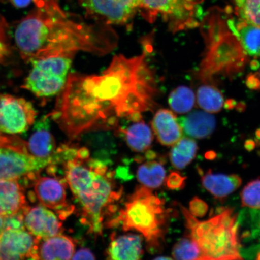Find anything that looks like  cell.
Returning a JSON list of instances; mask_svg holds the SVG:
<instances>
[{
	"instance_id": "603a6c76",
	"label": "cell",
	"mask_w": 260,
	"mask_h": 260,
	"mask_svg": "<svg viewBox=\"0 0 260 260\" xmlns=\"http://www.w3.org/2000/svg\"><path fill=\"white\" fill-rule=\"evenodd\" d=\"M149 160L139 166L137 171L138 181L146 187L153 189L160 187L166 179V170L161 162L154 160V152L147 153Z\"/></svg>"
},
{
	"instance_id": "4fadbf2b",
	"label": "cell",
	"mask_w": 260,
	"mask_h": 260,
	"mask_svg": "<svg viewBox=\"0 0 260 260\" xmlns=\"http://www.w3.org/2000/svg\"><path fill=\"white\" fill-rule=\"evenodd\" d=\"M56 214L43 206H27L24 210L26 230L38 239L48 238L62 233V223Z\"/></svg>"
},
{
	"instance_id": "74e56055",
	"label": "cell",
	"mask_w": 260,
	"mask_h": 260,
	"mask_svg": "<svg viewBox=\"0 0 260 260\" xmlns=\"http://www.w3.org/2000/svg\"><path fill=\"white\" fill-rule=\"evenodd\" d=\"M184 1L191 3L193 5H198L200 3H202L204 0H184Z\"/></svg>"
},
{
	"instance_id": "7a4b0ae2",
	"label": "cell",
	"mask_w": 260,
	"mask_h": 260,
	"mask_svg": "<svg viewBox=\"0 0 260 260\" xmlns=\"http://www.w3.org/2000/svg\"><path fill=\"white\" fill-rule=\"evenodd\" d=\"M36 8L19 22L15 41L26 63L34 59L71 56L85 52L103 56L118 46L119 37L111 26L71 18L58 0H34Z\"/></svg>"
},
{
	"instance_id": "836d02e7",
	"label": "cell",
	"mask_w": 260,
	"mask_h": 260,
	"mask_svg": "<svg viewBox=\"0 0 260 260\" xmlns=\"http://www.w3.org/2000/svg\"><path fill=\"white\" fill-rule=\"evenodd\" d=\"M186 178L183 177L177 172H172L167 179V186L172 190L183 188L185 185Z\"/></svg>"
},
{
	"instance_id": "f1b7e54d",
	"label": "cell",
	"mask_w": 260,
	"mask_h": 260,
	"mask_svg": "<svg viewBox=\"0 0 260 260\" xmlns=\"http://www.w3.org/2000/svg\"><path fill=\"white\" fill-rule=\"evenodd\" d=\"M242 207L260 210V179L250 182L242 191Z\"/></svg>"
},
{
	"instance_id": "e575fe53",
	"label": "cell",
	"mask_w": 260,
	"mask_h": 260,
	"mask_svg": "<svg viewBox=\"0 0 260 260\" xmlns=\"http://www.w3.org/2000/svg\"><path fill=\"white\" fill-rule=\"evenodd\" d=\"M73 259H95V256L90 249L82 248L74 253Z\"/></svg>"
},
{
	"instance_id": "ac0fdd59",
	"label": "cell",
	"mask_w": 260,
	"mask_h": 260,
	"mask_svg": "<svg viewBox=\"0 0 260 260\" xmlns=\"http://www.w3.org/2000/svg\"><path fill=\"white\" fill-rule=\"evenodd\" d=\"M27 206L24 188L18 180H0V214L3 217L23 211Z\"/></svg>"
},
{
	"instance_id": "5bb4252c",
	"label": "cell",
	"mask_w": 260,
	"mask_h": 260,
	"mask_svg": "<svg viewBox=\"0 0 260 260\" xmlns=\"http://www.w3.org/2000/svg\"><path fill=\"white\" fill-rule=\"evenodd\" d=\"M50 113L35 123L34 132L27 143L29 153L35 157L51 161L56 151V143L50 131Z\"/></svg>"
},
{
	"instance_id": "9a60e30c",
	"label": "cell",
	"mask_w": 260,
	"mask_h": 260,
	"mask_svg": "<svg viewBox=\"0 0 260 260\" xmlns=\"http://www.w3.org/2000/svg\"><path fill=\"white\" fill-rule=\"evenodd\" d=\"M76 245L72 238L61 235L38 239L35 259H71Z\"/></svg>"
},
{
	"instance_id": "277c9868",
	"label": "cell",
	"mask_w": 260,
	"mask_h": 260,
	"mask_svg": "<svg viewBox=\"0 0 260 260\" xmlns=\"http://www.w3.org/2000/svg\"><path fill=\"white\" fill-rule=\"evenodd\" d=\"M170 210L164 201L148 187L138 186L126 200L124 207L107 223V227H121L135 231L144 237L148 248L158 251L167 232Z\"/></svg>"
},
{
	"instance_id": "83f0119b",
	"label": "cell",
	"mask_w": 260,
	"mask_h": 260,
	"mask_svg": "<svg viewBox=\"0 0 260 260\" xmlns=\"http://www.w3.org/2000/svg\"><path fill=\"white\" fill-rule=\"evenodd\" d=\"M172 256L176 259L202 260L197 243L188 235L179 240L175 244L172 250Z\"/></svg>"
},
{
	"instance_id": "60d3db41",
	"label": "cell",
	"mask_w": 260,
	"mask_h": 260,
	"mask_svg": "<svg viewBox=\"0 0 260 260\" xmlns=\"http://www.w3.org/2000/svg\"><path fill=\"white\" fill-rule=\"evenodd\" d=\"M259 73H260V71H259Z\"/></svg>"
},
{
	"instance_id": "52a82bcc",
	"label": "cell",
	"mask_w": 260,
	"mask_h": 260,
	"mask_svg": "<svg viewBox=\"0 0 260 260\" xmlns=\"http://www.w3.org/2000/svg\"><path fill=\"white\" fill-rule=\"evenodd\" d=\"M139 11L150 22L160 15L174 34L197 27L202 15L199 6L184 0H141Z\"/></svg>"
},
{
	"instance_id": "6da1fadb",
	"label": "cell",
	"mask_w": 260,
	"mask_h": 260,
	"mask_svg": "<svg viewBox=\"0 0 260 260\" xmlns=\"http://www.w3.org/2000/svg\"><path fill=\"white\" fill-rule=\"evenodd\" d=\"M158 85L145 51L113 57L100 74L68 75L51 118L68 138L93 130L116 129L121 119H142L157 106Z\"/></svg>"
},
{
	"instance_id": "d6986e66",
	"label": "cell",
	"mask_w": 260,
	"mask_h": 260,
	"mask_svg": "<svg viewBox=\"0 0 260 260\" xmlns=\"http://www.w3.org/2000/svg\"><path fill=\"white\" fill-rule=\"evenodd\" d=\"M185 134L191 138L209 137L215 129L216 120L212 114L206 111L194 110L178 119Z\"/></svg>"
},
{
	"instance_id": "e0dca14e",
	"label": "cell",
	"mask_w": 260,
	"mask_h": 260,
	"mask_svg": "<svg viewBox=\"0 0 260 260\" xmlns=\"http://www.w3.org/2000/svg\"><path fill=\"white\" fill-rule=\"evenodd\" d=\"M152 128L156 137L164 146H174L182 138L183 129L177 116L168 109H160L152 121Z\"/></svg>"
},
{
	"instance_id": "2e32d148",
	"label": "cell",
	"mask_w": 260,
	"mask_h": 260,
	"mask_svg": "<svg viewBox=\"0 0 260 260\" xmlns=\"http://www.w3.org/2000/svg\"><path fill=\"white\" fill-rule=\"evenodd\" d=\"M143 253V236L133 233L119 236L113 234L106 251L107 258L114 260H137Z\"/></svg>"
},
{
	"instance_id": "8fae6325",
	"label": "cell",
	"mask_w": 260,
	"mask_h": 260,
	"mask_svg": "<svg viewBox=\"0 0 260 260\" xmlns=\"http://www.w3.org/2000/svg\"><path fill=\"white\" fill-rule=\"evenodd\" d=\"M67 183L64 178L39 177L34 183L35 193L42 205L56 211L64 220L73 213L74 207L67 201Z\"/></svg>"
},
{
	"instance_id": "1f68e13d",
	"label": "cell",
	"mask_w": 260,
	"mask_h": 260,
	"mask_svg": "<svg viewBox=\"0 0 260 260\" xmlns=\"http://www.w3.org/2000/svg\"><path fill=\"white\" fill-rule=\"evenodd\" d=\"M24 210L12 215L4 217L5 230H26L24 220Z\"/></svg>"
},
{
	"instance_id": "ba28073f",
	"label": "cell",
	"mask_w": 260,
	"mask_h": 260,
	"mask_svg": "<svg viewBox=\"0 0 260 260\" xmlns=\"http://www.w3.org/2000/svg\"><path fill=\"white\" fill-rule=\"evenodd\" d=\"M37 115L29 101L10 94L0 95V132L15 135L27 132Z\"/></svg>"
},
{
	"instance_id": "4316f807",
	"label": "cell",
	"mask_w": 260,
	"mask_h": 260,
	"mask_svg": "<svg viewBox=\"0 0 260 260\" xmlns=\"http://www.w3.org/2000/svg\"><path fill=\"white\" fill-rule=\"evenodd\" d=\"M240 20L260 26V0H233Z\"/></svg>"
},
{
	"instance_id": "cb8c5ba5",
	"label": "cell",
	"mask_w": 260,
	"mask_h": 260,
	"mask_svg": "<svg viewBox=\"0 0 260 260\" xmlns=\"http://www.w3.org/2000/svg\"><path fill=\"white\" fill-rule=\"evenodd\" d=\"M172 147L170 158L171 164L178 170H183L189 165L196 156L198 145L194 140L182 138Z\"/></svg>"
},
{
	"instance_id": "ffe728a7",
	"label": "cell",
	"mask_w": 260,
	"mask_h": 260,
	"mask_svg": "<svg viewBox=\"0 0 260 260\" xmlns=\"http://www.w3.org/2000/svg\"><path fill=\"white\" fill-rule=\"evenodd\" d=\"M201 181L205 189L220 201L225 199L242 184V179L238 175L215 174L210 170L203 175Z\"/></svg>"
},
{
	"instance_id": "8d00e7d4",
	"label": "cell",
	"mask_w": 260,
	"mask_h": 260,
	"mask_svg": "<svg viewBox=\"0 0 260 260\" xmlns=\"http://www.w3.org/2000/svg\"><path fill=\"white\" fill-rule=\"evenodd\" d=\"M5 231V218L0 214V236Z\"/></svg>"
},
{
	"instance_id": "f546056e",
	"label": "cell",
	"mask_w": 260,
	"mask_h": 260,
	"mask_svg": "<svg viewBox=\"0 0 260 260\" xmlns=\"http://www.w3.org/2000/svg\"><path fill=\"white\" fill-rule=\"evenodd\" d=\"M8 28L5 18L0 15V66L5 63L12 53Z\"/></svg>"
},
{
	"instance_id": "484cf974",
	"label": "cell",
	"mask_w": 260,
	"mask_h": 260,
	"mask_svg": "<svg viewBox=\"0 0 260 260\" xmlns=\"http://www.w3.org/2000/svg\"><path fill=\"white\" fill-rule=\"evenodd\" d=\"M195 99L192 90L187 86H180L170 93L168 103L172 111L178 114H185L192 110Z\"/></svg>"
},
{
	"instance_id": "d6a6232c",
	"label": "cell",
	"mask_w": 260,
	"mask_h": 260,
	"mask_svg": "<svg viewBox=\"0 0 260 260\" xmlns=\"http://www.w3.org/2000/svg\"><path fill=\"white\" fill-rule=\"evenodd\" d=\"M208 206L206 203L198 198H194L190 203V212L194 217H203L207 212Z\"/></svg>"
},
{
	"instance_id": "d4e9b609",
	"label": "cell",
	"mask_w": 260,
	"mask_h": 260,
	"mask_svg": "<svg viewBox=\"0 0 260 260\" xmlns=\"http://www.w3.org/2000/svg\"><path fill=\"white\" fill-rule=\"evenodd\" d=\"M198 105L205 111L210 113H217L222 110L224 98L220 91L216 87L204 84L197 91Z\"/></svg>"
},
{
	"instance_id": "3957f363",
	"label": "cell",
	"mask_w": 260,
	"mask_h": 260,
	"mask_svg": "<svg viewBox=\"0 0 260 260\" xmlns=\"http://www.w3.org/2000/svg\"><path fill=\"white\" fill-rule=\"evenodd\" d=\"M57 164L81 209V222L94 236L102 235L108 221L118 210L123 188L115 172L105 162L90 157L86 148L63 144L58 149Z\"/></svg>"
},
{
	"instance_id": "7402d4cb",
	"label": "cell",
	"mask_w": 260,
	"mask_h": 260,
	"mask_svg": "<svg viewBox=\"0 0 260 260\" xmlns=\"http://www.w3.org/2000/svg\"><path fill=\"white\" fill-rule=\"evenodd\" d=\"M229 25L246 53L250 56L260 57V26L246 23L241 20L236 24L230 21Z\"/></svg>"
},
{
	"instance_id": "30bf717a",
	"label": "cell",
	"mask_w": 260,
	"mask_h": 260,
	"mask_svg": "<svg viewBox=\"0 0 260 260\" xmlns=\"http://www.w3.org/2000/svg\"><path fill=\"white\" fill-rule=\"evenodd\" d=\"M141 0H79L87 17L108 25L128 23L139 10Z\"/></svg>"
},
{
	"instance_id": "4dcf8cb0",
	"label": "cell",
	"mask_w": 260,
	"mask_h": 260,
	"mask_svg": "<svg viewBox=\"0 0 260 260\" xmlns=\"http://www.w3.org/2000/svg\"><path fill=\"white\" fill-rule=\"evenodd\" d=\"M25 142L17 136L8 135L0 132V148H6L14 149L17 151H22L25 148Z\"/></svg>"
},
{
	"instance_id": "d590c367",
	"label": "cell",
	"mask_w": 260,
	"mask_h": 260,
	"mask_svg": "<svg viewBox=\"0 0 260 260\" xmlns=\"http://www.w3.org/2000/svg\"><path fill=\"white\" fill-rule=\"evenodd\" d=\"M12 4L18 8L27 7L34 0H10Z\"/></svg>"
},
{
	"instance_id": "7c38bea8",
	"label": "cell",
	"mask_w": 260,
	"mask_h": 260,
	"mask_svg": "<svg viewBox=\"0 0 260 260\" xmlns=\"http://www.w3.org/2000/svg\"><path fill=\"white\" fill-rule=\"evenodd\" d=\"M38 239L26 230H6L0 236V259H35Z\"/></svg>"
},
{
	"instance_id": "8992f818",
	"label": "cell",
	"mask_w": 260,
	"mask_h": 260,
	"mask_svg": "<svg viewBox=\"0 0 260 260\" xmlns=\"http://www.w3.org/2000/svg\"><path fill=\"white\" fill-rule=\"evenodd\" d=\"M73 57L56 56L38 58L30 61L32 68L22 88L38 97H51L63 89L72 64Z\"/></svg>"
},
{
	"instance_id": "5b68a950",
	"label": "cell",
	"mask_w": 260,
	"mask_h": 260,
	"mask_svg": "<svg viewBox=\"0 0 260 260\" xmlns=\"http://www.w3.org/2000/svg\"><path fill=\"white\" fill-rule=\"evenodd\" d=\"M188 230L201 252L202 260L242 259L239 225L236 214L226 209L205 221L198 220L180 206Z\"/></svg>"
},
{
	"instance_id": "44dd1931",
	"label": "cell",
	"mask_w": 260,
	"mask_h": 260,
	"mask_svg": "<svg viewBox=\"0 0 260 260\" xmlns=\"http://www.w3.org/2000/svg\"><path fill=\"white\" fill-rule=\"evenodd\" d=\"M121 130L125 136L126 144L133 151L145 152L151 148L154 136L149 126L142 119Z\"/></svg>"
},
{
	"instance_id": "f35d334b",
	"label": "cell",
	"mask_w": 260,
	"mask_h": 260,
	"mask_svg": "<svg viewBox=\"0 0 260 260\" xmlns=\"http://www.w3.org/2000/svg\"><path fill=\"white\" fill-rule=\"evenodd\" d=\"M155 259H171L172 258L170 257H165V256H161V257H157L155 258Z\"/></svg>"
},
{
	"instance_id": "ab89813d",
	"label": "cell",
	"mask_w": 260,
	"mask_h": 260,
	"mask_svg": "<svg viewBox=\"0 0 260 260\" xmlns=\"http://www.w3.org/2000/svg\"><path fill=\"white\" fill-rule=\"evenodd\" d=\"M256 259H260V251L258 252L257 254V258H256Z\"/></svg>"
},
{
	"instance_id": "9c48e42d",
	"label": "cell",
	"mask_w": 260,
	"mask_h": 260,
	"mask_svg": "<svg viewBox=\"0 0 260 260\" xmlns=\"http://www.w3.org/2000/svg\"><path fill=\"white\" fill-rule=\"evenodd\" d=\"M51 160L30 154L0 148V180H23L26 183L35 182L40 172L50 164Z\"/></svg>"
}]
</instances>
